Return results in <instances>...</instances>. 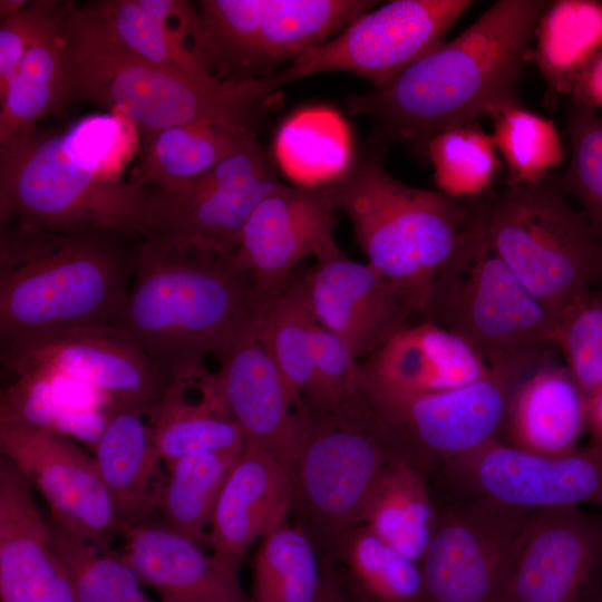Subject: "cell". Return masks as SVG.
<instances>
[{
    "instance_id": "8992f818",
    "label": "cell",
    "mask_w": 602,
    "mask_h": 602,
    "mask_svg": "<svg viewBox=\"0 0 602 602\" xmlns=\"http://www.w3.org/2000/svg\"><path fill=\"white\" fill-rule=\"evenodd\" d=\"M491 195L475 200L467 229L421 313L462 338L489 368L530 372L557 348L555 322L492 249L486 231Z\"/></svg>"
},
{
    "instance_id": "1f68e13d",
    "label": "cell",
    "mask_w": 602,
    "mask_h": 602,
    "mask_svg": "<svg viewBox=\"0 0 602 602\" xmlns=\"http://www.w3.org/2000/svg\"><path fill=\"white\" fill-rule=\"evenodd\" d=\"M66 19L37 38L0 97V145L28 134L40 120L66 108L62 52Z\"/></svg>"
},
{
    "instance_id": "2e32d148",
    "label": "cell",
    "mask_w": 602,
    "mask_h": 602,
    "mask_svg": "<svg viewBox=\"0 0 602 602\" xmlns=\"http://www.w3.org/2000/svg\"><path fill=\"white\" fill-rule=\"evenodd\" d=\"M1 456L47 501L54 518L103 552L123 533L94 456L69 436L0 412Z\"/></svg>"
},
{
    "instance_id": "9c48e42d",
    "label": "cell",
    "mask_w": 602,
    "mask_h": 602,
    "mask_svg": "<svg viewBox=\"0 0 602 602\" xmlns=\"http://www.w3.org/2000/svg\"><path fill=\"white\" fill-rule=\"evenodd\" d=\"M486 231L494 252L555 319L602 273V244L569 202L561 177L508 184L491 195Z\"/></svg>"
},
{
    "instance_id": "4dcf8cb0",
    "label": "cell",
    "mask_w": 602,
    "mask_h": 602,
    "mask_svg": "<svg viewBox=\"0 0 602 602\" xmlns=\"http://www.w3.org/2000/svg\"><path fill=\"white\" fill-rule=\"evenodd\" d=\"M534 39L531 57L550 95L570 97L577 76L602 51V1H550Z\"/></svg>"
},
{
    "instance_id": "8d00e7d4",
    "label": "cell",
    "mask_w": 602,
    "mask_h": 602,
    "mask_svg": "<svg viewBox=\"0 0 602 602\" xmlns=\"http://www.w3.org/2000/svg\"><path fill=\"white\" fill-rule=\"evenodd\" d=\"M349 137L342 119L327 109H310L290 118L276 139L281 166L300 186H322L348 168Z\"/></svg>"
},
{
    "instance_id": "ac0fdd59",
    "label": "cell",
    "mask_w": 602,
    "mask_h": 602,
    "mask_svg": "<svg viewBox=\"0 0 602 602\" xmlns=\"http://www.w3.org/2000/svg\"><path fill=\"white\" fill-rule=\"evenodd\" d=\"M602 569V516L532 509L504 602H585Z\"/></svg>"
},
{
    "instance_id": "60d3db41",
    "label": "cell",
    "mask_w": 602,
    "mask_h": 602,
    "mask_svg": "<svg viewBox=\"0 0 602 602\" xmlns=\"http://www.w3.org/2000/svg\"><path fill=\"white\" fill-rule=\"evenodd\" d=\"M340 553L372 602H427L419 563L394 548L367 526L357 527Z\"/></svg>"
},
{
    "instance_id": "f907efd6",
    "label": "cell",
    "mask_w": 602,
    "mask_h": 602,
    "mask_svg": "<svg viewBox=\"0 0 602 602\" xmlns=\"http://www.w3.org/2000/svg\"><path fill=\"white\" fill-rule=\"evenodd\" d=\"M599 602H602V569H601V583H600Z\"/></svg>"
},
{
    "instance_id": "7bdbcfd3",
    "label": "cell",
    "mask_w": 602,
    "mask_h": 602,
    "mask_svg": "<svg viewBox=\"0 0 602 602\" xmlns=\"http://www.w3.org/2000/svg\"><path fill=\"white\" fill-rule=\"evenodd\" d=\"M556 347L565 366L588 395L602 387V288H589L555 319Z\"/></svg>"
},
{
    "instance_id": "3957f363",
    "label": "cell",
    "mask_w": 602,
    "mask_h": 602,
    "mask_svg": "<svg viewBox=\"0 0 602 602\" xmlns=\"http://www.w3.org/2000/svg\"><path fill=\"white\" fill-rule=\"evenodd\" d=\"M271 301L230 255L159 239L138 245L127 301L111 326L174 379L194 381L244 337Z\"/></svg>"
},
{
    "instance_id": "4316f807",
    "label": "cell",
    "mask_w": 602,
    "mask_h": 602,
    "mask_svg": "<svg viewBox=\"0 0 602 602\" xmlns=\"http://www.w3.org/2000/svg\"><path fill=\"white\" fill-rule=\"evenodd\" d=\"M147 415L120 408L96 441L94 458L123 527L144 522L157 507L166 477Z\"/></svg>"
},
{
    "instance_id": "4fadbf2b",
    "label": "cell",
    "mask_w": 602,
    "mask_h": 602,
    "mask_svg": "<svg viewBox=\"0 0 602 602\" xmlns=\"http://www.w3.org/2000/svg\"><path fill=\"white\" fill-rule=\"evenodd\" d=\"M278 182L272 157L254 140L172 191H147V239L230 255L253 210Z\"/></svg>"
},
{
    "instance_id": "d6986e66",
    "label": "cell",
    "mask_w": 602,
    "mask_h": 602,
    "mask_svg": "<svg viewBox=\"0 0 602 602\" xmlns=\"http://www.w3.org/2000/svg\"><path fill=\"white\" fill-rule=\"evenodd\" d=\"M336 211L322 186L278 182L250 215L232 260L270 302L302 260L334 241Z\"/></svg>"
},
{
    "instance_id": "83f0119b",
    "label": "cell",
    "mask_w": 602,
    "mask_h": 602,
    "mask_svg": "<svg viewBox=\"0 0 602 602\" xmlns=\"http://www.w3.org/2000/svg\"><path fill=\"white\" fill-rule=\"evenodd\" d=\"M256 129L191 123L143 133L129 182L145 191H172L256 140Z\"/></svg>"
},
{
    "instance_id": "5b68a950",
    "label": "cell",
    "mask_w": 602,
    "mask_h": 602,
    "mask_svg": "<svg viewBox=\"0 0 602 602\" xmlns=\"http://www.w3.org/2000/svg\"><path fill=\"white\" fill-rule=\"evenodd\" d=\"M66 107L101 106L142 133L211 123L255 129L273 91L265 77L243 82L168 70L108 43L74 16L62 27Z\"/></svg>"
},
{
    "instance_id": "f6af8a7d",
    "label": "cell",
    "mask_w": 602,
    "mask_h": 602,
    "mask_svg": "<svg viewBox=\"0 0 602 602\" xmlns=\"http://www.w3.org/2000/svg\"><path fill=\"white\" fill-rule=\"evenodd\" d=\"M77 4L72 1L32 0L0 27V97L25 55L50 26L67 18Z\"/></svg>"
},
{
    "instance_id": "ba28073f",
    "label": "cell",
    "mask_w": 602,
    "mask_h": 602,
    "mask_svg": "<svg viewBox=\"0 0 602 602\" xmlns=\"http://www.w3.org/2000/svg\"><path fill=\"white\" fill-rule=\"evenodd\" d=\"M300 412L304 439L290 473L293 508L311 540L340 553L348 536L362 525L383 468L397 457L423 466L400 431L362 397L337 411L303 404Z\"/></svg>"
},
{
    "instance_id": "ee69618b",
    "label": "cell",
    "mask_w": 602,
    "mask_h": 602,
    "mask_svg": "<svg viewBox=\"0 0 602 602\" xmlns=\"http://www.w3.org/2000/svg\"><path fill=\"white\" fill-rule=\"evenodd\" d=\"M311 348L317 400L309 407L337 411L359 399L365 385L362 366L348 344L317 322Z\"/></svg>"
},
{
    "instance_id": "44dd1931",
    "label": "cell",
    "mask_w": 602,
    "mask_h": 602,
    "mask_svg": "<svg viewBox=\"0 0 602 602\" xmlns=\"http://www.w3.org/2000/svg\"><path fill=\"white\" fill-rule=\"evenodd\" d=\"M219 361V394L246 444L269 453L291 473L303 445L304 423L259 333L241 339Z\"/></svg>"
},
{
    "instance_id": "681fc988",
    "label": "cell",
    "mask_w": 602,
    "mask_h": 602,
    "mask_svg": "<svg viewBox=\"0 0 602 602\" xmlns=\"http://www.w3.org/2000/svg\"><path fill=\"white\" fill-rule=\"evenodd\" d=\"M322 602H348V601L344 600L339 594H337L333 590L327 589V592Z\"/></svg>"
},
{
    "instance_id": "f546056e",
    "label": "cell",
    "mask_w": 602,
    "mask_h": 602,
    "mask_svg": "<svg viewBox=\"0 0 602 602\" xmlns=\"http://www.w3.org/2000/svg\"><path fill=\"white\" fill-rule=\"evenodd\" d=\"M426 472L407 457L392 459L379 476L362 517V525L417 563L439 518L428 493Z\"/></svg>"
},
{
    "instance_id": "7dc6e473",
    "label": "cell",
    "mask_w": 602,
    "mask_h": 602,
    "mask_svg": "<svg viewBox=\"0 0 602 602\" xmlns=\"http://www.w3.org/2000/svg\"><path fill=\"white\" fill-rule=\"evenodd\" d=\"M585 433L591 444L602 445V387L588 397Z\"/></svg>"
},
{
    "instance_id": "7a4b0ae2",
    "label": "cell",
    "mask_w": 602,
    "mask_h": 602,
    "mask_svg": "<svg viewBox=\"0 0 602 602\" xmlns=\"http://www.w3.org/2000/svg\"><path fill=\"white\" fill-rule=\"evenodd\" d=\"M546 0H498L449 42L427 52L386 84L348 99L389 139L420 156L454 127L476 123L517 101V87Z\"/></svg>"
},
{
    "instance_id": "f1b7e54d",
    "label": "cell",
    "mask_w": 602,
    "mask_h": 602,
    "mask_svg": "<svg viewBox=\"0 0 602 602\" xmlns=\"http://www.w3.org/2000/svg\"><path fill=\"white\" fill-rule=\"evenodd\" d=\"M195 381L175 379L148 417L157 452L167 468L188 454L243 452L246 445L242 429L219 394L214 373L206 371L202 376L201 399L191 401L186 390Z\"/></svg>"
},
{
    "instance_id": "e0dca14e",
    "label": "cell",
    "mask_w": 602,
    "mask_h": 602,
    "mask_svg": "<svg viewBox=\"0 0 602 602\" xmlns=\"http://www.w3.org/2000/svg\"><path fill=\"white\" fill-rule=\"evenodd\" d=\"M475 497L536 509L593 504L602 508V445L554 458L517 450L498 439L444 464Z\"/></svg>"
},
{
    "instance_id": "603a6c76",
    "label": "cell",
    "mask_w": 602,
    "mask_h": 602,
    "mask_svg": "<svg viewBox=\"0 0 602 602\" xmlns=\"http://www.w3.org/2000/svg\"><path fill=\"white\" fill-rule=\"evenodd\" d=\"M368 395H421L475 381L491 368L462 338L437 323L407 326L367 357Z\"/></svg>"
},
{
    "instance_id": "484cf974",
    "label": "cell",
    "mask_w": 602,
    "mask_h": 602,
    "mask_svg": "<svg viewBox=\"0 0 602 602\" xmlns=\"http://www.w3.org/2000/svg\"><path fill=\"white\" fill-rule=\"evenodd\" d=\"M588 395L552 356L516 387L498 440L530 455L561 457L585 433Z\"/></svg>"
},
{
    "instance_id": "f35d334b",
    "label": "cell",
    "mask_w": 602,
    "mask_h": 602,
    "mask_svg": "<svg viewBox=\"0 0 602 602\" xmlns=\"http://www.w3.org/2000/svg\"><path fill=\"white\" fill-rule=\"evenodd\" d=\"M491 118L492 138L509 172V184L542 181L564 159V145L553 122L518 100L499 107Z\"/></svg>"
},
{
    "instance_id": "74e56055",
    "label": "cell",
    "mask_w": 602,
    "mask_h": 602,
    "mask_svg": "<svg viewBox=\"0 0 602 602\" xmlns=\"http://www.w3.org/2000/svg\"><path fill=\"white\" fill-rule=\"evenodd\" d=\"M48 522L77 602H151L123 555L103 552L52 516Z\"/></svg>"
},
{
    "instance_id": "7c38bea8",
    "label": "cell",
    "mask_w": 602,
    "mask_h": 602,
    "mask_svg": "<svg viewBox=\"0 0 602 602\" xmlns=\"http://www.w3.org/2000/svg\"><path fill=\"white\" fill-rule=\"evenodd\" d=\"M531 512L475 497L439 514L419 563L427 602H504Z\"/></svg>"
},
{
    "instance_id": "f5cc1de1",
    "label": "cell",
    "mask_w": 602,
    "mask_h": 602,
    "mask_svg": "<svg viewBox=\"0 0 602 602\" xmlns=\"http://www.w3.org/2000/svg\"><path fill=\"white\" fill-rule=\"evenodd\" d=\"M151 602H154V601H151ZM161 602H171V601L162 600Z\"/></svg>"
},
{
    "instance_id": "d4e9b609",
    "label": "cell",
    "mask_w": 602,
    "mask_h": 602,
    "mask_svg": "<svg viewBox=\"0 0 602 602\" xmlns=\"http://www.w3.org/2000/svg\"><path fill=\"white\" fill-rule=\"evenodd\" d=\"M125 561L140 581L171 602H251L239 567L205 553L198 543L163 524L139 523L124 532Z\"/></svg>"
},
{
    "instance_id": "7402d4cb",
    "label": "cell",
    "mask_w": 602,
    "mask_h": 602,
    "mask_svg": "<svg viewBox=\"0 0 602 602\" xmlns=\"http://www.w3.org/2000/svg\"><path fill=\"white\" fill-rule=\"evenodd\" d=\"M0 600L77 602L32 487L3 456L0 459Z\"/></svg>"
},
{
    "instance_id": "ab89813d",
    "label": "cell",
    "mask_w": 602,
    "mask_h": 602,
    "mask_svg": "<svg viewBox=\"0 0 602 602\" xmlns=\"http://www.w3.org/2000/svg\"><path fill=\"white\" fill-rule=\"evenodd\" d=\"M496 147L477 123L445 130L427 145L440 193L456 200H474L489 193L497 168Z\"/></svg>"
},
{
    "instance_id": "bcb514c9",
    "label": "cell",
    "mask_w": 602,
    "mask_h": 602,
    "mask_svg": "<svg viewBox=\"0 0 602 602\" xmlns=\"http://www.w3.org/2000/svg\"><path fill=\"white\" fill-rule=\"evenodd\" d=\"M570 98L572 103L602 108V51L577 76Z\"/></svg>"
},
{
    "instance_id": "9a60e30c",
    "label": "cell",
    "mask_w": 602,
    "mask_h": 602,
    "mask_svg": "<svg viewBox=\"0 0 602 602\" xmlns=\"http://www.w3.org/2000/svg\"><path fill=\"white\" fill-rule=\"evenodd\" d=\"M1 361L16 376H61L94 390L116 409H135L148 417L175 380L113 327L57 333L3 349Z\"/></svg>"
},
{
    "instance_id": "30bf717a",
    "label": "cell",
    "mask_w": 602,
    "mask_h": 602,
    "mask_svg": "<svg viewBox=\"0 0 602 602\" xmlns=\"http://www.w3.org/2000/svg\"><path fill=\"white\" fill-rule=\"evenodd\" d=\"M376 1L367 0H202L192 49L222 82L268 77L330 40Z\"/></svg>"
},
{
    "instance_id": "816d5d0a",
    "label": "cell",
    "mask_w": 602,
    "mask_h": 602,
    "mask_svg": "<svg viewBox=\"0 0 602 602\" xmlns=\"http://www.w3.org/2000/svg\"><path fill=\"white\" fill-rule=\"evenodd\" d=\"M596 282H600V283H601V288H602V273H601V275H600V278H599V280H598Z\"/></svg>"
},
{
    "instance_id": "836d02e7",
    "label": "cell",
    "mask_w": 602,
    "mask_h": 602,
    "mask_svg": "<svg viewBox=\"0 0 602 602\" xmlns=\"http://www.w3.org/2000/svg\"><path fill=\"white\" fill-rule=\"evenodd\" d=\"M317 324L305 274H292L263 314L259 340L282 376L299 408L314 406L312 332Z\"/></svg>"
},
{
    "instance_id": "e575fe53",
    "label": "cell",
    "mask_w": 602,
    "mask_h": 602,
    "mask_svg": "<svg viewBox=\"0 0 602 602\" xmlns=\"http://www.w3.org/2000/svg\"><path fill=\"white\" fill-rule=\"evenodd\" d=\"M242 452L206 450L177 459L157 503L164 524L201 544L222 488Z\"/></svg>"
},
{
    "instance_id": "c3c4849f",
    "label": "cell",
    "mask_w": 602,
    "mask_h": 602,
    "mask_svg": "<svg viewBox=\"0 0 602 602\" xmlns=\"http://www.w3.org/2000/svg\"><path fill=\"white\" fill-rule=\"evenodd\" d=\"M28 1L26 0H1L0 20L1 22L13 17L23 9Z\"/></svg>"
},
{
    "instance_id": "ffe728a7",
    "label": "cell",
    "mask_w": 602,
    "mask_h": 602,
    "mask_svg": "<svg viewBox=\"0 0 602 602\" xmlns=\"http://www.w3.org/2000/svg\"><path fill=\"white\" fill-rule=\"evenodd\" d=\"M305 273L317 322L340 337L357 359L369 357L419 312L417 304L368 263L350 259L336 241Z\"/></svg>"
},
{
    "instance_id": "52a82bcc",
    "label": "cell",
    "mask_w": 602,
    "mask_h": 602,
    "mask_svg": "<svg viewBox=\"0 0 602 602\" xmlns=\"http://www.w3.org/2000/svg\"><path fill=\"white\" fill-rule=\"evenodd\" d=\"M333 207L349 217L368 264L401 289L423 311L427 293L458 246L474 200L410 186L378 157L322 185Z\"/></svg>"
},
{
    "instance_id": "d590c367",
    "label": "cell",
    "mask_w": 602,
    "mask_h": 602,
    "mask_svg": "<svg viewBox=\"0 0 602 602\" xmlns=\"http://www.w3.org/2000/svg\"><path fill=\"white\" fill-rule=\"evenodd\" d=\"M326 592L313 542L301 527L285 524L262 538L251 602H322Z\"/></svg>"
},
{
    "instance_id": "277c9868",
    "label": "cell",
    "mask_w": 602,
    "mask_h": 602,
    "mask_svg": "<svg viewBox=\"0 0 602 602\" xmlns=\"http://www.w3.org/2000/svg\"><path fill=\"white\" fill-rule=\"evenodd\" d=\"M119 236L1 223V350L111 327L127 301L138 251L126 249Z\"/></svg>"
},
{
    "instance_id": "5bb4252c",
    "label": "cell",
    "mask_w": 602,
    "mask_h": 602,
    "mask_svg": "<svg viewBox=\"0 0 602 602\" xmlns=\"http://www.w3.org/2000/svg\"><path fill=\"white\" fill-rule=\"evenodd\" d=\"M530 372L491 368L484 377L448 390L362 396L428 468L498 439L512 396Z\"/></svg>"
},
{
    "instance_id": "6da1fadb",
    "label": "cell",
    "mask_w": 602,
    "mask_h": 602,
    "mask_svg": "<svg viewBox=\"0 0 602 602\" xmlns=\"http://www.w3.org/2000/svg\"><path fill=\"white\" fill-rule=\"evenodd\" d=\"M138 127L117 113L65 128L36 127L0 145V219L59 233L113 232L147 239V191L123 177Z\"/></svg>"
},
{
    "instance_id": "8fae6325",
    "label": "cell",
    "mask_w": 602,
    "mask_h": 602,
    "mask_svg": "<svg viewBox=\"0 0 602 602\" xmlns=\"http://www.w3.org/2000/svg\"><path fill=\"white\" fill-rule=\"evenodd\" d=\"M470 0H394L358 17L341 32L268 76L273 90L329 71L367 78L373 88L440 46Z\"/></svg>"
},
{
    "instance_id": "b9f144b4",
    "label": "cell",
    "mask_w": 602,
    "mask_h": 602,
    "mask_svg": "<svg viewBox=\"0 0 602 602\" xmlns=\"http://www.w3.org/2000/svg\"><path fill=\"white\" fill-rule=\"evenodd\" d=\"M570 163L562 187L582 207L602 244V116L594 108L572 103L567 111Z\"/></svg>"
},
{
    "instance_id": "cb8c5ba5",
    "label": "cell",
    "mask_w": 602,
    "mask_h": 602,
    "mask_svg": "<svg viewBox=\"0 0 602 602\" xmlns=\"http://www.w3.org/2000/svg\"><path fill=\"white\" fill-rule=\"evenodd\" d=\"M293 509L289 470L263 449L245 445L214 507L207 541L213 555L234 566L252 544L288 524Z\"/></svg>"
},
{
    "instance_id": "d6a6232c",
    "label": "cell",
    "mask_w": 602,
    "mask_h": 602,
    "mask_svg": "<svg viewBox=\"0 0 602 602\" xmlns=\"http://www.w3.org/2000/svg\"><path fill=\"white\" fill-rule=\"evenodd\" d=\"M72 14L97 37L143 61L176 72L211 76L185 41L149 14L138 0L89 1L76 6Z\"/></svg>"
}]
</instances>
